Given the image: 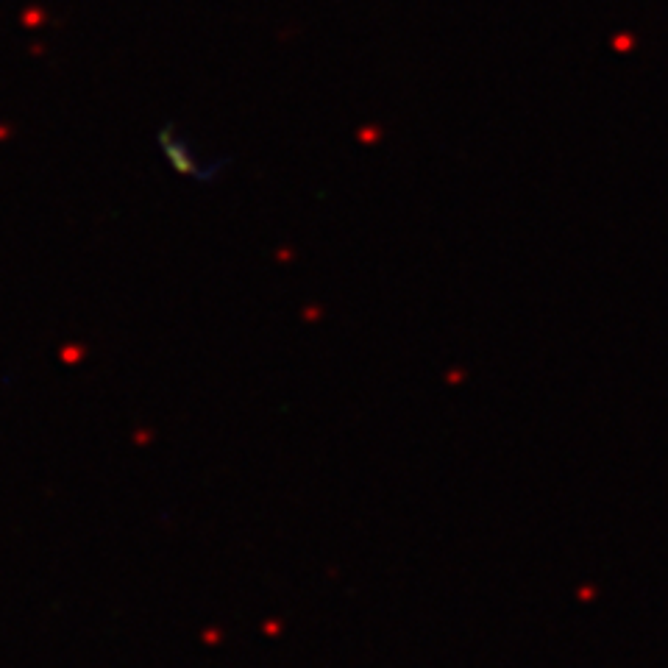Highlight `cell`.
Masks as SVG:
<instances>
[]
</instances>
